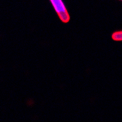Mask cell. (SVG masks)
<instances>
[{
  "instance_id": "cell-1",
  "label": "cell",
  "mask_w": 122,
  "mask_h": 122,
  "mask_svg": "<svg viewBox=\"0 0 122 122\" xmlns=\"http://www.w3.org/2000/svg\"><path fill=\"white\" fill-rule=\"evenodd\" d=\"M50 1L51 2L61 21L64 23H68L70 20V15L62 0H50Z\"/></svg>"
},
{
  "instance_id": "cell-2",
  "label": "cell",
  "mask_w": 122,
  "mask_h": 122,
  "mask_svg": "<svg viewBox=\"0 0 122 122\" xmlns=\"http://www.w3.org/2000/svg\"><path fill=\"white\" fill-rule=\"evenodd\" d=\"M112 38L115 41H122V30L114 32L112 35Z\"/></svg>"
},
{
  "instance_id": "cell-3",
  "label": "cell",
  "mask_w": 122,
  "mask_h": 122,
  "mask_svg": "<svg viewBox=\"0 0 122 122\" xmlns=\"http://www.w3.org/2000/svg\"><path fill=\"white\" fill-rule=\"evenodd\" d=\"M121 1H122V0H121Z\"/></svg>"
}]
</instances>
